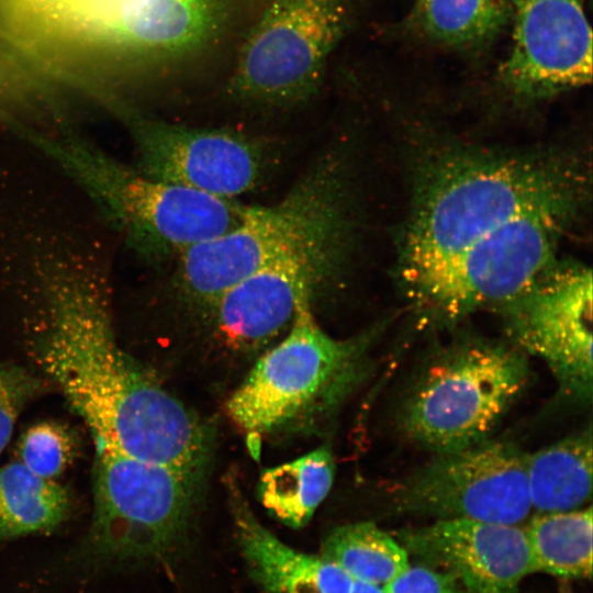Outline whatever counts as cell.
<instances>
[{
	"instance_id": "obj_9",
	"label": "cell",
	"mask_w": 593,
	"mask_h": 593,
	"mask_svg": "<svg viewBox=\"0 0 593 593\" xmlns=\"http://www.w3.org/2000/svg\"><path fill=\"white\" fill-rule=\"evenodd\" d=\"M344 22L342 0H273L244 42L231 94L268 105L310 98Z\"/></svg>"
},
{
	"instance_id": "obj_3",
	"label": "cell",
	"mask_w": 593,
	"mask_h": 593,
	"mask_svg": "<svg viewBox=\"0 0 593 593\" xmlns=\"http://www.w3.org/2000/svg\"><path fill=\"white\" fill-rule=\"evenodd\" d=\"M343 166L327 154L278 203L247 206L227 232L180 254V292L203 306L239 280L279 259L344 246L348 192Z\"/></svg>"
},
{
	"instance_id": "obj_2",
	"label": "cell",
	"mask_w": 593,
	"mask_h": 593,
	"mask_svg": "<svg viewBox=\"0 0 593 593\" xmlns=\"http://www.w3.org/2000/svg\"><path fill=\"white\" fill-rule=\"evenodd\" d=\"M586 174L558 153L470 152L429 167L405 230L400 277L404 289L469 244L532 213L574 217Z\"/></svg>"
},
{
	"instance_id": "obj_10",
	"label": "cell",
	"mask_w": 593,
	"mask_h": 593,
	"mask_svg": "<svg viewBox=\"0 0 593 593\" xmlns=\"http://www.w3.org/2000/svg\"><path fill=\"white\" fill-rule=\"evenodd\" d=\"M401 512L436 519L523 526L533 508L526 454L513 443L484 439L435 457L398 483Z\"/></svg>"
},
{
	"instance_id": "obj_26",
	"label": "cell",
	"mask_w": 593,
	"mask_h": 593,
	"mask_svg": "<svg viewBox=\"0 0 593 593\" xmlns=\"http://www.w3.org/2000/svg\"><path fill=\"white\" fill-rule=\"evenodd\" d=\"M384 588L388 593H463L454 577L423 563H410Z\"/></svg>"
},
{
	"instance_id": "obj_11",
	"label": "cell",
	"mask_w": 593,
	"mask_h": 593,
	"mask_svg": "<svg viewBox=\"0 0 593 593\" xmlns=\"http://www.w3.org/2000/svg\"><path fill=\"white\" fill-rule=\"evenodd\" d=\"M511 343L541 359L561 392L591 401L592 272L555 262L526 291L502 306Z\"/></svg>"
},
{
	"instance_id": "obj_22",
	"label": "cell",
	"mask_w": 593,
	"mask_h": 593,
	"mask_svg": "<svg viewBox=\"0 0 593 593\" xmlns=\"http://www.w3.org/2000/svg\"><path fill=\"white\" fill-rule=\"evenodd\" d=\"M512 0H417L415 21L429 37L450 45L472 44L505 21Z\"/></svg>"
},
{
	"instance_id": "obj_14",
	"label": "cell",
	"mask_w": 593,
	"mask_h": 593,
	"mask_svg": "<svg viewBox=\"0 0 593 593\" xmlns=\"http://www.w3.org/2000/svg\"><path fill=\"white\" fill-rule=\"evenodd\" d=\"M421 563L454 577L463 593H516L533 573L525 529L472 519H435L398 533Z\"/></svg>"
},
{
	"instance_id": "obj_21",
	"label": "cell",
	"mask_w": 593,
	"mask_h": 593,
	"mask_svg": "<svg viewBox=\"0 0 593 593\" xmlns=\"http://www.w3.org/2000/svg\"><path fill=\"white\" fill-rule=\"evenodd\" d=\"M321 555L354 578L385 585L410 564L409 553L396 538L372 522L346 524L324 539Z\"/></svg>"
},
{
	"instance_id": "obj_17",
	"label": "cell",
	"mask_w": 593,
	"mask_h": 593,
	"mask_svg": "<svg viewBox=\"0 0 593 593\" xmlns=\"http://www.w3.org/2000/svg\"><path fill=\"white\" fill-rule=\"evenodd\" d=\"M591 427L526 454L529 499L536 513L581 508L592 493Z\"/></svg>"
},
{
	"instance_id": "obj_7",
	"label": "cell",
	"mask_w": 593,
	"mask_h": 593,
	"mask_svg": "<svg viewBox=\"0 0 593 593\" xmlns=\"http://www.w3.org/2000/svg\"><path fill=\"white\" fill-rule=\"evenodd\" d=\"M141 245L178 253L235 227L246 205L150 178L75 137L33 136Z\"/></svg>"
},
{
	"instance_id": "obj_20",
	"label": "cell",
	"mask_w": 593,
	"mask_h": 593,
	"mask_svg": "<svg viewBox=\"0 0 593 593\" xmlns=\"http://www.w3.org/2000/svg\"><path fill=\"white\" fill-rule=\"evenodd\" d=\"M592 508L536 513L523 526L534 572L567 579L592 574Z\"/></svg>"
},
{
	"instance_id": "obj_15",
	"label": "cell",
	"mask_w": 593,
	"mask_h": 593,
	"mask_svg": "<svg viewBox=\"0 0 593 593\" xmlns=\"http://www.w3.org/2000/svg\"><path fill=\"white\" fill-rule=\"evenodd\" d=\"M342 247H324L269 264L202 307L231 343L256 347L289 328L301 300L313 296L337 266Z\"/></svg>"
},
{
	"instance_id": "obj_4",
	"label": "cell",
	"mask_w": 593,
	"mask_h": 593,
	"mask_svg": "<svg viewBox=\"0 0 593 593\" xmlns=\"http://www.w3.org/2000/svg\"><path fill=\"white\" fill-rule=\"evenodd\" d=\"M530 380L513 343L461 338L433 355L402 401L400 429L434 454L488 439Z\"/></svg>"
},
{
	"instance_id": "obj_18",
	"label": "cell",
	"mask_w": 593,
	"mask_h": 593,
	"mask_svg": "<svg viewBox=\"0 0 593 593\" xmlns=\"http://www.w3.org/2000/svg\"><path fill=\"white\" fill-rule=\"evenodd\" d=\"M70 495L54 479L15 461L0 467V540L49 533L70 512Z\"/></svg>"
},
{
	"instance_id": "obj_5",
	"label": "cell",
	"mask_w": 593,
	"mask_h": 593,
	"mask_svg": "<svg viewBox=\"0 0 593 593\" xmlns=\"http://www.w3.org/2000/svg\"><path fill=\"white\" fill-rule=\"evenodd\" d=\"M96 451L92 523L70 564L93 573L164 561L187 533L199 481L167 466Z\"/></svg>"
},
{
	"instance_id": "obj_16",
	"label": "cell",
	"mask_w": 593,
	"mask_h": 593,
	"mask_svg": "<svg viewBox=\"0 0 593 593\" xmlns=\"http://www.w3.org/2000/svg\"><path fill=\"white\" fill-rule=\"evenodd\" d=\"M223 16L224 0H120L90 42L175 56L205 44Z\"/></svg>"
},
{
	"instance_id": "obj_8",
	"label": "cell",
	"mask_w": 593,
	"mask_h": 593,
	"mask_svg": "<svg viewBox=\"0 0 593 593\" xmlns=\"http://www.w3.org/2000/svg\"><path fill=\"white\" fill-rule=\"evenodd\" d=\"M570 220L549 213L512 220L438 265L406 293L417 307L440 320L502 307L556 262L559 237Z\"/></svg>"
},
{
	"instance_id": "obj_13",
	"label": "cell",
	"mask_w": 593,
	"mask_h": 593,
	"mask_svg": "<svg viewBox=\"0 0 593 593\" xmlns=\"http://www.w3.org/2000/svg\"><path fill=\"white\" fill-rule=\"evenodd\" d=\"M512 49L502 72L525 96L582 87L592 78V32L582 0H512Z\"/></svg>"
},
{
	"instance_id": "obj_24",
	"label": "cell",
	"mask_w": 593,
	"mask_h": 593,
	"mask_svg": "<svg viewBox=\"0 0 593 593\" xmlns=\"http://www.w3.org/2000/svg\"><path fill=\"white\" fill-rule=\"evenodd\" d=\"M54 31L90 41L120 0H18Z\"/></svg>"
},
{
	"instance_id": "obj_6",
	"label": "cell",
	"mask_w": 593,
	"mask_h": 593,
	"mask_svg": "<svg viewBox=\"0 0 593 593\" xmlns=\"http://www.w3.org/2000/svg\"><path fill=\"white\" fill-rule=\"evenodd\" d=\"M312 296L299 303L287 336L262 355L226 403L231 419L250 439L337 406L366 371L367 335L336 339L317 324Z\"/></svg>"
},
{
	"instance_id": "obj_27",
	"label": "cell",
	"mask_w": 593,
	"mask_h": 593,
	"mask_svg": "<svg viewBox=\"0 0 593 593\" xmlns=\"http://www.w3.org/2000/svg\"><path fill=\"white\" fill-rule=\"evenodd\" d=\"M355 593H388L384 585L358 580Z\"/></svg>"
},
{
	"instance_id": "obj_19",
	"label": "cell",
	"mask_w": 593,
	"mask_h": 593,
	"mask_svg": "<svg viewBox=\"0 0 593 593\" xmlns=\"http://www.w3.org/2000/svg\"><path fill=\"white\" fill-rule=\"evenodd\" d=\"M335 462L328 447L267 469L258 493L265 508L280 523L302 528L327 496L334 480Z\"/></svg>"
},
{
	"instance_id": "obj_12",
	"label": "cell",
	"mask_w": 593,
	"mask_h": 593,
	"mask_svg": "<svg viewBox=\"0 0 593 593\" xmlns=\"http://www.w3.org/2000/svg\"><path fill=\"white\" fill-rule=\"evenodd\" d=\"M137 170L165 182L234 199L253 190L267 165L260 142L227 130L132 116Z\"/></svg>"
},
{
	"instance_id": "obj_23",
	"label": "cell",
	"mask_w": 593,
	"mask_h": 593,
	"mask_svg": "<svg viewBox=\"0 0 593 593\" xmlns=\"http://www.w3.org/2000/svg\"><path fill=\"white\" fill-rule=\"evenodd\" d=\"M76 451L72 432L49 421L29 427L18 446L20 462L34 473L54 480L72 463Z\"/></svg>"
},
{
	"instance_id": "obj_25",
	"label": "cell",
	"mask_w": 593,
	"mask_h": 593,
	"mask_svg": "<svg viewBox=\"0 0 593 593\" xmlns=\"http://www.w3.org/2000/svg\"><path fill=\"white\" fill-rule=\"evenodd\" d=\"M43 388V381L26 369L0 363V455L11 438L21 411Z\"/></svg>"
},
{
	"instance_id": "obj_1",
	"label": "cell",
	"mask_w": 593,
	"mask_h": 593,
	"mask_svg": "<svg viewBox=\"0 0 593 593\" xmlns=\"http://www.w3.org/2000/svg\"><path fill=\"white\" fill-rule=\"evenodd\" d=\"M46 293L48 326L36 359L87 424L96 449L199 480L210 451L206 428L118 346L101 282L82 267L58 265Z\"/></svg>"
}]
</instances>
